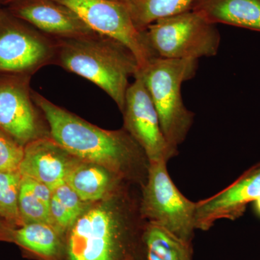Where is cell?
Listing matches in <instances>:
<instances>
[{"instance_id":"obj_18","label":"cell","mask_w":260,"mask_h":260,"mask_svg":"<svg viewBox=\"0 0 260 260\" xmlns=\"http://www.w3.org/2000/svg\"><path fill=\"white\" fill-rule=\"evenodd\" d=\"M194 0H128L125 3L135 26L141 31L150 24L190 10Z\"/></svg>"},{"instance_id":"obj_13","label":"cell","mask_w":260,"mask_h":260,"mask_svg":"<svg viewBox=\"0 0 260 260\" xmlns=\"http://www.w3.org/2000/svg\"><path fill=\"white\" fill-rule=\"evenodd\" d=\"M78 160L51 137H47L24 146L18 171L23 177L42 183L53 190L64 182L68 173Z\"/></svg>"},{"instance_id":"obj_17","label":"cell","mask_w":260,"mask_h":260,"mask_svg":"<svg viewBox=\"0 0 260 260\" xmlns=\"http://www.w3.org/2000/svg\"><path fill=\"white\" fill-rule=\"evenodd\" d=\"M59 232L50 224H25L15 230V243L45 259L57 255L60 246Z\"/></svg>"},{"instance_id":"obj_26","label":"cell","mask_w":260,"mask_h":260,"mask_svg":"<svg viewBox=\"0 0 260 260\" xmlns=\"http://www.w3.org/2000/svg\"><path fill=\"white\" fill-rule=\"evenodd\" d=\"M17 1H18V0H0V5L9 6V5L13 4V3Z\"/></svg>"},{"instance_id":"obj_27","label":"cell","mask_w":260,"mask_h":260,"mask_svg":"<svg viewBox=\"0 0 260 260\" xmlns=\"http://www.w3.org/2000/svg\"><path fill=\"white\" fill-rule=\"evenodd\" d=\"M111 1H114V2H118V3H124V4H125L126 2L128 1V0H111Z\"/></svg>"},{"instance_id":"obj_3","label":"cell","mask_w":260,"mask_h":260,"mask_svg":"<svg viewBox=\"0 0 260 260\" xmlns=\"http://www.w3.org/2000/svg\"><path fill=\"white\" fill-rule=\"evenodd\" d=\"M198 60L153 58L138 70L158 113L164 136L177 149L184 143L194 122V114L183 102L181 85L194 78Z\"/></svg>"},{"instance_id":"obj_21","label":"cell","mask_w":260,"mask_h":260,"mask_svg":"<svg viewBox=\"0 0 260 260\" xmlns=\"http://www.w3.org/2000/svg\"><path fill=\"white\" fill-rule=\"evenodd\" d=\"M23 154L24 146L0 129V172L19 170Z\"/></svg>"},{"instance_id":"obj_10","label":"cell","mask_w":260,"mask_h":260,"mask_svg":"<svg viewBox=\"0 0 260 260\" xmlns=\"http://www.w3.org/2000/svg\"><path fill=\"white\" fill-rule=\"evenodd\" d=\"M122 114L124 129L143 148L149 161L169 162L179 154L166 139L158 113L139 77L127 89Z\"/></svg>"},{"instance_id":"obj_14","label":"cell","mask_w":260,"mask_h":260,"mask_svg":"<svg viewBox=\"0 0 260 260\" xmlns=\"http://www.w3.org/2000/svg\"><path fill=\"white\" fill-rule=\"evenodd\" d=\"M191 10L214 25L260 32V0H194Z\"/></svg>"},{"instance_id":"obj_6","label":"cell","mask_w":260,"mask_h":260,"mask_svg":"<svg viewBox=\"0 0 260 260\" xmlns=\"http://www.w3.org/2000/svg\"><path fill=\"white\" fill-rule=\"evenodd\" d=\"M168 162H150L142 186L140 212L147 222L157 224L188 244L194 238L196 203L186 198L173 182Z\"/></svg>"},{"instance_id":"obj_24","label":"cell","mask_w":260,"mask_h":260,"mask_svg":"<svg viewBox=\"0 0 260 260\" xmlns=\"http://www.w3.org/2000/svg\"><path fill=\"white\" fill-rule=\"evenodd\" d=\"M15 230L0 218V242L15 243Z\"/></svg>"},{"instance_id":"obj_9","label":"cell","mask_w":260,"mask_h":260,"mask_svg":"<svg viewBox=\"0 0 260 260\" xmlns=\"http://www.w3.org/2000/svg\"><path fill=\"white\" fill-rule=\"evenodd\" d=\"M30 75L0 74V129L25 146L50 137L32 99Z\"/></svg>"},{"instance_id":"obj_7","label":"cell","mask_w":260,"mask_h":260,"mask_svg":"<svg viewBox=\"0 0 260 260\" xmlns=\"http://www.w3.org/2000/svg\"><path fill=\"white\" fill-rule=\"evenodd\" d=\"M55 57V39L0 8V74L31 76Z\"/></svg>"},{"instance_id":"obj_4","label":"cell","mask_w":260,"mask_h":260,"mask_svg":"<svg viewBox=\"0 0 260 260\" xmlns=\"http://www.w3.org/2000/svg\"><path fill=\"white\" fill-rule=\"evenodd\" d=\"M120 202L85 211L70 229V260H134L129 228Z\"/></svg>"},{"instance_id":"obj_8","label":"cell","mask_w":260,"mask_h":260,"mask_svg":"<svg viewBox=\"0 0 260 260\" xmlns=\"http://www.w3.org/2000/svg\"><path fill=\"white\" fill-rule=\"evenodd\" d=\"M79 17L89 28L112 38L127 47L136 57L139 69L156 57L145 37L135 26L127 7L111 0H55Z\"/></svg>"},{"instance_id":"obj_2","label":"cell","mask_w":260,"mask_h":260,"mask_svg":"<svg viewBox=\"0 0 260 260\" xmlns=\"http://www.w3.org/2000/svg\"><path fill=\"white\" fill-rule=\"evenodd\" d=\"M54 39V63L96 85L122 112L129 78H135L139 70L133 53L121 42L95 32Z\"/></svg>"},{"instance_id":"obj_11","label":"cell","mask_w":260,"mask_h":260,"mask_svg":"<svg viewBox=\"0 0 260 260\" xmlns=\"http://www.w3.org/2000/svg\"><path fill=\"white\" fill-rule=\"evenodd\" d=\"M259 198L260 162L225 189L196 203L195 227L206 232L219 220H237L244 215L247 205Z\"/></svg>"},{"instance_id":"obj_15","label":"cell","mask_w":260,"mask_h":260,"mask_svg":"<svg viewBox=\"0 0 260 260\" xmlns=\"http://www.w3.org/2000/svg\"><path fill=\"white\" fill-rule=\"evenodd\" d=\"M119 179L102 166L79 160L68 173L65 182L82 201L88 203L103 199Z\"/></svg>"},{"instance_id":"obj_5","label":"cell","mask_w":260,"mask_h":260,"mask_svg":"<svg viewBox=\"0 0 260 260\" xmlns=\"http://www.w3.org/2000/svg\"><path fill=\"white\" fill-rule=\"evenodd\" d=\"M144 31L155 55L165 59L198 60L215 56L220 48L215 25L191 10L156 20Z\"/></svg>"},{"instance_id":"obj_16","label":"cell","mask_w":260,"mask_h":260,"mask_svg":"<svg viewBox=\"0 0 260 260\" xmlns=\"http://www.w3.org/2000/svg\"><path fill=\"white\" fill-rule=\"evenodd\" d=\"M144 242L146 260H193L191 244L157 224L147 222Z\"/></svg>"},{"instance_id":"obj_23","label":"cell","mask_w":260,"mask_h":260,"mask_svg":"<svg viewBox=\"0 0 260 260\" xmlns=\"http://www.w3.org/2000/svg\"><path fill=\"white\" fill-rule=\"evenodd\" d=\"M50 213L52 226L59 234H63L68 229H71L78 220L69 210L63 206L53 193L50 203Z\"/></svg>"},{"instance_id":"obj_1","label":"cell","mask_w":260,"mask_h":260,"mask_svg":"<svg viewBox=\"0 0 260 260\" xmlns=\"http://www.w3.org/2000/svg\"><path fill=\"white\" fill-rule=\"evenodd\" d=\"M32 95L45 117L51 138L73 156L102 166L121 179L134 177L140 168L148 170L146 154L126 129H103L37 92L32 90Z\"/></svg>"},{"instance_id":"obj_20","label":"cell","mask_w":260,"mask_h":260,"mask_svg":"<svg viewBox=\"0 0 260 260\" xmlns=\"http://www.w3.org/2000/svg\"><path fill=\"white\" fill-rule=\"evenodd\" d=\"M19 210L23 225L32 223L50 224V206L32 191L27 177L22 176L19 194Z\"/></svg>"},{"instance_id":"obj_25","label":"cell","mask_w":260,"mask_h":260,"mask_svg":"<svg viewBox=\"0 0 260 260\" xmlns=\"http://www.w3.org/2000/svg\"><path fill=\"white\" fill-rule=\"evenodd\" d=\"M254 210L255 213L260 217V198H258L254 203Z\"/></svg>"},{"instance_id":"obj_12","label":"cell","mask_w":260,"mask_h":260,"mask_svg":"<svg viewBox=\"0 0 260 260\" xmlns=\"http://www.w3.org/2000/svg\"><path fill=\"white\" fill-rule=\"evenodd\" d=\"M14 16L53 39L94 32L74 12L55 0H18L8 6Z\"/></svg>"},{"instance_id":"obj_22","label":"cell","mask_w":260,"mask_h":260,"mask_svg":"<svg viewBox=\"0 0 260 260\" xmlns=\"http://www.w3.org/2000/svg\"><path fill=\"white\" fill-rule=\"evenodd\" d=\"M53 194L59 200L64 208L78 219L85 213L84 202L66 182L61 183L52 190Z\"/></svg>"},{"instance_id":"obj_19","label":"cell","mask_w":260,"mask_h":260,"mask_svg":"<svg viewBox=\"0 0 260 260\" xmlns=\"http://www.w3.org/2000/svg\"><path fill=\"white\" fill-rule=\"evenodd\" d=\"M21 179L18 170L0 172V218L15 229L23 225L19 210Z\"/></svg>"}]
</instances>
